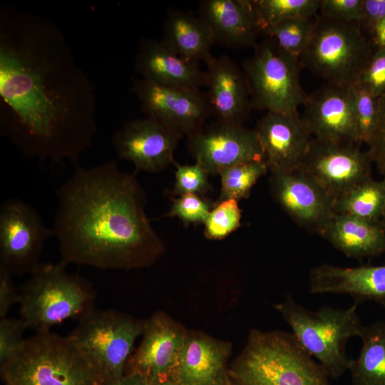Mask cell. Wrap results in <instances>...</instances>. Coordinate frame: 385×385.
<instances>
[{
  "instance_id": "6da1fadb",
  "label": "cell",
  "mask_w": 385,
  "mask_h": 385,
  "mask_svg": "<svg viewBox=\"0 0 385 385\" xmlns=\"http://www.w3.org/2000/svg\"><path fill=\"white\" fill-rule=\"evenodd\" d=\"M96 102L60 27L1 6V135L26 158L76 165L97 131Z\"/></svg>"
},
{
  "instance_id": "7a4b0ae2",
  "label": "cell",
  "mask_w": 385,
  "mask_h": 385,
  "mask_svg": "<svg viewBox=\"0 0 385 385\" xmlns=\"http://www.w3.org/2000/svg\"><path fill=\"white\" fill-rule=\"evenodd\" d=\"M75 167L56 191L52 228L61 260L102 270L152 265L165 245L147 216L146 194L135 173L123 172L113 160Z\"/></svg>"
},
{
  "instance_id": "3957f363",
  "label": "cell",
  "mask_w": 385,
  "mask_h": 385,
  "mask_svg": "<svg viewBox=\"0 0 385 385\" xmlns=\"http://www.w3.org/2000/svg\"><path fill=\"white\" fill-rule=\"evenodd\" d=\"M3 385H106L96 365L70 335L50 331L26 338L18 354L0 366Z\"/></svg>"
},
{
  "instance_id": "277c9868",
  "label": "cell",
  "mask_w": 385,
  "mask_h": 385,
  "mask_svg": "<svg viewBox=\"0 0 385 385\" xmlns=\"http://www.w3.org/2000/svg\"><path fill=\"white\" fill-rule=\"evenodd\" d=\"M228 372L242 385H331L293 334L281 331H251Z\"/></svg>"
},
{
  "instance_id": "5b68a950",
  "label": "cell",
  "mask_w": 385,
  "mask_h": 385,
  "mask_svg": "<svg viewBox=\"0 0 385 385\" xmlns=\"http://www.w3.org/2000/svg\"><path fill=\"white\" fill-rule=\"evenodd\" d=\"M62 260L41 265L19 291V317L36 332L69 319H79L94 307L95 291L88 281L73 274Z\"/></svg>"
},
{
  "instance_id": "8992f818",
  "label": "cell",
  "mask_w": 385,
  "mask_h": 385,
  "mask_svg": "<svg viewBox=\"0 0 385 385\" xmlns=\"http://www.w3.org/2000/svg\"><path fill=\"white\" fill-rule=\"evenodd\" d=\"M357 304L345 309L323 306L311 311L287 295L274 308L301 346L319 361L329 378L336 379L348 371L350 359L345 353L346 342L359 337L364 326Z\"/></svg>"
},
{
  "instance_id": "52a82bcc",
  "label": "cell",
  "mask_w": 385,
  "mask_h": 385,
  "mask_svg": "<svg viewBox=\"0 0 385 385\" xmlns=\"http://www.w3.org/2000/svg\"><path fill=\"white\" fill-rule=\"evenodd\" d=\"M358 23L317 16L311 38L299 60L327 83H357L375 50Z\"/></svg>"
},
{
  "instance_id": "ba28073f",
  "label": "cell",
  "mask_w": 385,
  "mask_h": 385,
  "mask_svg": "<svg viewBox=\"0 0 385 385\" xmlns=\"http://www.w3.org/2000/svg\"><path fill=\"white\" fill-rule=\"evenodd\" d=\"M299 60L280 48L267 36L254 47L243 63L252 109L282 113H298L307 94L299 81Z\"/></svg>"
},
{
  "instance_id": "9c48e42d",
  "label": "cell",
  "mask_w": 385,
  "mask_h": 385,
  "mask_svg": "<svg viewBox=\"0 0 385 385\" xmlns=\"http://www.w3.org/2000/svg\"><path fill=\"white\" fill-rule=\"evenodd\" d=\"M144 321L113 309H93L78 319L71 337L96 365L106 382L124 374Z\"/></svg>"
},
{
  "instance_id": "30bf717a",
  "label": "cell",
  "mask_w": 385,
  "mask_h": 385,
  "mask_svg": "<svg viewBox=\"0 0 385 385\" xmlns=\"http://www.w3.org/2000/svg\"><path fill=\"white\" fill-rule=\"evenodd\" d=\"M54 236L31 205L18 198L0 208V268L11 276L31 274L40 265L46 242Z\"/></svg>"
},
{
  "instance_id": "8fae6325",
  "label": "cell",
  "mask_w": 385,
  "mask_h": 385,
  "mask_svg": "<svg viewBox=\"0 0 385 385\" xmlns=\"http://www.w3.org/2000/svg\"><path fill=\"white\" fill-rule=\"evenodd\" d=\"M132 93L142 111L180 137L200 130L212 114L207 93L197 89L166 86L143 78H133Z\"/></svg>"
},
{
  "instance_id": "7c38bea8",
  "label": "cell",
  "mask_w": 385,
  "mask_h": 385,
  "mask_svg": "<svg viewBox=\"0 0 385 385\" xmlns=\"http://www.w3.org/2000/svg\"><path fill=\"white\" fill-rule=\"evenodd\" d=\"M372 161L355 143L312 138L300 168L332 199L371 177Z\"/></svg>"
},
{
  "instance_id": "4fadbf2b",
  "label": "cell",
  "mask_w": 385,
  "mask_h": 385,
  "mask_svg": "<svg viewBox=\"0 0 385 385\" xmlns=\"http://www.w3.org/2000/svg\"><path fill=\"white\" fill-rule=\"evenodd\" d=\"M188 138L191 154L209 174L218 175L242 163L265 161L255 130L243 125L217 120Z\"/></svg>"
},
{
  "instance_id": "5bb4252c",
  "label": "cell",
  "mask_w": 385,
  "mask_h": 385,
  "mask_svg": "<svg viewBox=\"0 0 385 385\" xmlns=\"http://www.w3.org/2000/svg\"><path fill=\"white\" fill-rule=\"evenodd\" d=\"M180 135L150 118L125 122L113 134L111 143L117 156L131 162L135 173H156L174 163Z\"/></svg>"
},
{
  "instance_id": "9a60e30c",
  "label": "cell",
  "mask_w": 385,
  "mask_h": 385,
  "mask_svg": "<svg viewBox=\"0 0 385 385\" xmlns=\"http://www.w3.org/2000/svg\"><path fill=\"white\" fill-rule=\"evenodd\" d=\"M302 121L313 138L357 143L353 86L326 83L308 95Z\"/></svg>"
},
{
  "instance_id": "2e32d148",
  "label": "cell",
  "mask_w": 385,
  "mask_h": 385,
  "mask_svg": "<svg viewBox=\"0 0 385 385\" xmlns=\"http://www.w3.org/2000/svg\"><path fill=\"white\" fill-rule=\"evenodd\" d=\"M270 183L272 197L291 219L319 235L334 214L333 199L300 169L272 173Z\"/></svg>"
},
{
  "instance_id": "e0dca14e",
  "label": "cell",
  "mask_w": 385,
  "mask_h": 385,
  "mask_svg": "<svg viewBox=\"0 0 385 385\" xmlns=\"http://www.w3.org/2000/svg\"><path fill=\"white\" fill-rule=\"evenodd\" d=\"M187 331L164 312L144 321L142 340L125 372L142 374L153 383L173 373Z\"/></svg>"
},
{
  "instance_id": "ac0fdd59",
  "label": "cell",
  "mask_w": 385,
  "mask_h": 385,
  "mask_svg": "<svg viewBox=\"0 0 385 385\" xmlns=\"http://www.w3.org/2000/svg\"><path fill=\"white\" fill-rule=\"evenodd\" d=\"M255 130L272 173L301 168L312 138L298 113L266 112Z\"/></svg>"
},
{
  "instance_id": "d6986e66",
  "label": "cell",
  "mask_w": 385,
  "mask_h": 385,
  "mask_svg": "<svg viewBox=\"0 0 385 385\" xmlns=\"http://www.w3.org/2000/svg\"><path fill=\"white\" fill-rule=\"evenodd\" d=\"M207 93L217 120L243 125L252 109L247 77L229 56H211L205 62Z\"/></svg>"
},
{
  "instance_id": "ffe728a7",
  "label": "cell",
  "mask_w": 385,
  "mask_h": 385,
  "mask_svg": "<svg viewBox=\"0 0 385 385\" xmlns=\"http://www.w3.org/2000/svg\"><path fill=\"white\" fill-rule=\"evenodd\" d=\"M198 16L210 29L215 41L232 48H254L263 32L252 0H203Z\"/></svg>"
},
{
  "instance_id": "44dd1931",
  "label": "cell",
  "mask_w": 385,
  "mask_h": 385,
  "mask_svg": "<svg viewBox=\"0 0 385 385\" xmlns=\"http://www.w3.org/2000/svg\"><path fill=\"white\" fill-rule=\"evenodd\" d=\"M312 294H344L359 301L370 300L385 309V265L353 267L321 264L309 274Z\"/></svg>"
},
{
  "instance_id": "7402d4cb",
  "label": "cell",
  "mask_w": 385,
  "mask_h": 385,
  "mask_svg": "<svg viewBox=\"0 0 385 385\" xmlns=\"http://www.w3.org/2000/svg\"><path fill=\"white\" fill-rule=\"evenodd\" d=\"M231 345L199 332H188L173 375L180 385H213L227 371Z\"/></svg>"
},
{
  "instance_id": "603a6c76",
  "label": "cell",
  "mask_w": 385,
  "mask_h": 385,
  "mask_svg": "<svg viewBox=\"0 0 385 385\" xmlns=\"http://www.w3.org/2000/svg\"><path fill=\"white\" fill-rule=\"evenodd\" d=\"M135 68L141 78L163 86L200 90L207 84L205 71L197 62L178 56L161 40L152 38L140 40Z\"/></svg>"
},
{
  "instance_id": "cb8c5ba5",
  "label": "cell",
  "mask_w": 385,
  "mask_h": 385,
  "mask_svg": "<svg viewBox=\"0 0 385 385\" xmlns=\"http://www.w3.org/2000/svg\"><path fill=\"white\" fill-rule=\"evenodd\" d=\"M319 235L346 257L362 259L385 252L383 222L334 214Z\"/></svg>"
},
{
  "instance_id": "d4e9b609",
  "label": "cell",
  "mask_w": 385,
  "mask_h": 385,
  "mask_svg": "<svg viewBox=\"0 0 385 385\" xmlns=\"http://www.w3.org/2000/svg\"><path fill=\"white\" fill-rule=\"evenodd\" d=\"M162 42L178 56L205 63L212 56L215 42L207 24L197 16L180 9H168L163 24Z\"/></svg>"
},
{
  "instance_id": "484cf974",
  "label": "cell",
  "mask_w": 385,
  "mask_h": 385,
  "mask_svg": "<svg viewBox=\"0 0 385 385\" xmlns=\"http://www.w3.org/2000/svg\"><path fill=\"white\" fill-rule=\"evenodd\" d=\"M361 348L348 371L352 385H385V319L363 326Z\"/></svg>"
},
{
  "instance_id": "4316f807",
  "label": "cell",
  "mask_w": 385,
  "mask_h": 385,
  "mask_svg": "<svg viewBox=\"0 0 385 385\" xmlns=\"http://www.w3.org/2000/svg\"><path fill=\"white\" fill-rule=\"evenodd\" d=\"M334 214L349 215L381 221L385 211V178L372 176L357 183L333 202Z\"/></svg>"
},
{
  "instance_id": "83f0119b",
  "label": "cell",
  "mask_w": 385,
  "mask_h": 385,
  "mask_svg": "<svg viewBox=\"0 0 385 385\" xmlns=\"http://www.w3.org/2000/svg\"><path fill=\"white\" fill-rule=\"evenodd\" d=\"M265 161H255L231 166L221 170L220 193L216 202L247 198L257 180L268 170Z\"/></svg>"
},
{
  "instance_id": "f1b7e54d",
  "label": "cell",
  "mask_w": 385,
  "mask_h": 385,
  "mask_svg": "<svg viewBox=\"0 0 385 385\" xmlns=\"http://www.w3.org/2000/svg\"><path fill=\"white\" fill-rule=\"evenodd\" d=\"M317 16L285 19L269 27L263 34L272 38L280 48L299 59L311 38Z\"/></svg>"
},
{
  "instance_id": "f546056e",
  "label": "cell",
  "mask_w": 385,
  "mask_h": 385,
  "mask_svg": "<svg viewBox=\"0 0 385 385\" xmlns=\"http://www.w3.org/2000/svg\"><path fill=\"white\" fill-rule=\"evenodd\" d=\"M252 2L264 32L285 19L317 16L321 0H252Z\"/></svg>"
},
{
  "instance_id": "4dcf8cb0",
  "label": "cell",
  "mask_w": 385,
  "mask_h": 385,
  "mask_svg": "<svg viewBox=\"0 0 385 385\" xmlns=\"http://www.w3.org/2000/svg\"><path fill=\"white\" fill-rule=\"evenodd\" d=\"M354 108L358 144H368L378 122V98L359 81L353 86Z\"/></svg>"
},
{
  "instance_id": "1f68e13d",
  "label": "cell",
  "mask_w": 385,
  "mask_h": 385,
  "mask_svg": "<svg viewBox=\"0 0 385 385\" xmlns=\"http://www.w3.org/2000/svg\"><path fill=\"white\" fill-rule=\"evenodd\" d=\"M204 222V235L209 240H220L241 226V210L234 199L215 202Z\"/></svg>"
},
{
  "instance_id": "d6a6232c",
  "label": "cell",
  "mask_w": 385,
  "mask_h": 385,
  "mask_svg": "<svg viewBox=\"0 0 385 385\" xmlns=\"http://www.w3.org/2000/svg\"><path fill=\"white\" fill-rule=\"evenodd\" d=\"M173 164L176 165L175 180L173 190L168 193L170 195L195 194L202 196L212 189L208 180L209 173L199 163L180 165L174 162Z\"/></svg>"
},
{
  "instance_id": "836d02e7",
  "label": "cell",
  "mask_w": 385,
  "mask_h": 385,
  "mask_svg": "<svg viewBox=\"0 0 385 385\" xmlns=\"http://www.w3.org/2000/svg\"><path fill=\"white\" fill-rule=\"evenodd\" d=\"M215 203L202 195H183L178 198H172L170 210L165 216L177 217L185 226L204 224Z\"/></svg>"
},
{
  "instance_id": "e575fe53",
  "label": "cell",
  "mask_w": 385,
  "mask_h": 385,
  "mask_svg": "<svg viewBox=\"0 0 385 385\" xmlns=\"http://www.w3.org/2000/svg\"><path fill=\"white\" fill-rule=\"evenodd\" d=\"M26 329L20 317L0 319V366L11 361L21 351L26 341L24 333Z\"/></svg>"
},
{
  "instance_id": "d590c367",
  "label": "cell",
  "mask_w": 385,
  "mask_h": 385,
  "mask_svg": "<svg viewBox=\"0 0 385 385\" xmlns=\"http://www.w3.org/2000/svg\"><path fill=\"white\" fill-rule=\"evenodd\" d=\"M372 163L385 178V92L378 97V122L375 132L366 145Z\"/></svg>"
},
{
  "instance_id": "8d00e7d4",
  "label": "cell",
  "mask_w": 385,
  "mask_h": 385,
  "mask_svg": "<svg viewBox=\"0 0 385 385\" xmlns=\"http://www.w3.org/2000/svg\"><path fill=\"white\" fill-rule=\"evenodd\" d=\"M359 81L377 98L385 92V46L375 48Z\"/></svg>"
},
{
  "instance_id": "74e56055",
  "label": "cell",
  "mask_w": 385,
  "mask_h": 385,
  "mask_svg": "<svg viewBox=\"0 0 385 385\" xmlns=\"http://www.w3.org/2000/svg\"><path fill=\"white\" fill-rule=\"evenodd\" d=\"M363 0H321V16L333 19L356 22L361 19Z\"/></svg>"
},
{
  "instance_id": "f35d334b",
  "label": "cell",
  "mask_w": 385,
  "mask_h": 385,
  "mask_svg": "<svg viewBox=\"0 0 385 385\" xmlns=\"http://www.w3.org/2000/svg\"><path fill=\"white\" fill-rule=\"evenodd\" d=\"M384 16L385 0H363L361 19L358 24L362 33L370 39Z\"/></svg>"
},
{
  "instance_id": "ab89813d",
  "label": "cell",
  "mask_w": 385,
  "mask_h": 385,
  "mask_svg": "<svg viewBox=\"0 0 385 385\" xmlns=\"http://www.w3.org/2000/svg\"><path fill=\"white\" fill-rule=\"evenodd\" d=\"M12 277L0 268V319L7 317L12 306L19 302V291L17 290Z\"/></svg>"
},
{
  "instance_id": "60d3db41",
  "label": "cell",
  "mask_w": 385,
  "mask_h": 385,
  "mask_svg": "<svg viewBox=\"0 0 385 385\" xmlns=\"http://www.w3.org/2000/svg\"><path fill=\"white\" fill-rule=\"evenodd\" d=\"M106 385H153V383L142 374L125 372L121 376L107 382Z\"/></svg>"
},
{
  "instance_id": "b9f144b4",
  "label": "cell",
  "mask_w": 385,
  "mask_h": 385,
  "mask_svg": "<svg viewBox=\"0 0 385 385\" xmlns=\"http://www.w3.org/2000/svg\"><path fill=\"white\" fill-rule=\"evenodd\" d=\"M370 40L375 48L385 46V16L374 30Z\"/></svg>"
},
{
  "instance_id": "7bdbcfd3",
  "label": "cell",
  "mask_w": 385,
  "mask_h": 385,
  "mask_svg": "<svg viewBox=\"0 0 385 385\" xmlns=\"http://www.w3.org/2000/svg\"><path fill=\"white\" fill-rule=\"evenodd\" d=\"M153 385H180L173 373L155 381Z\"/></svg>"
},
{
  "instance_id": "ee69618b",
  "label": "cell",
  "mask_w": 385,
  "mask_h": 385,
  "mask_svg": "<svg viewBox=\"0 0 385 385\" xmlns=\"http://www.w3.org/2000/svg\"><path fill=\"white\" fill-rule=\"evenodd\" d=\"M213 385H242L233 378L228 371Z\"/></svg>"
},
{
  "instance_id": "f6af8a7d",
  "label": "cell",
  "mask_w": 385,
  "mask_h": 385,
  "mask_svg": "<svg viewBox=\"0 0 385 385\" xmlns=\"http://www.w3.org/2000/svg\"><path fill=\"white\" fill-rule=\"evenodd\" d=\"M381 221L383 222V223H384V225H385V211H384V216H383V217H382Z\"/></svg>"
}]
</instances>
